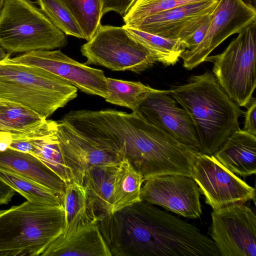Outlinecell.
Instances as JSON below:
<instances>
[{"mask_svg": "<svg viewBox=\"0 0 256 256\" xmlns=\"http://www.w3.org/2000/svg\"><path fill=\"white\" fill-rule=\"evenodd\" d=\"M167 90L189 114L200 152L213 155L232 132L240 129V106L226 93L212 72L192 76L186 84Z\"/></svg>", "mask_w": 256, "mask_h": 256, "instance_id": "cell-1", "label": "cell"}, {"mask_svg": "<svg viewBox=\"0 0 256 256\" xmlns=\"http://www.w3.org/2000/svg\"><path fill=\"white\" fill-rule=\"evenodd\" d=\"M63 205L30 201L0 211V256H40L62 233Z\"/></svg>", "mask_w": 256, "mask_h": 256, "instance_id": "cell-2", "label": "cell"}, {"mask_svg": "<svg viewBox=\"0 0 256 256\" xmlns=\"http://www.w3.org/2000/svg\"><path fill=\"white\" fill-rule=\"evenodd\" d=\"M78 88L38 67L0 62V98L16 102L46 118L77 96Z\"/></svg>", "mask_w": 256, "mask_h": 256, "instance_id": "cell-3", "label": "cell"}, {"mask_svg": "<svg viewBox=\"0 0 256 256\" xmlns=\"http://www.w3.org/2000/svg\"><path fill=\"white\" fill-rule=\"evenodd\" d=\"M36 4L30 0H4L0 14V46L10 56L66 45L65 34Z\"/></svg>", "mask_w": 256, "mask_h": 256, "instance_id": "cell-4", "label": "cell"}, {"mask_svg": "<svg viewBox=\"0 0 256 256\" xmlns=\"http://www.w3.org/2000/svg\"><path fill=\"white\" fill-rule=\"evenodd\" d=\"M256 23L247 27L220 54L208 56L212 74L228 96L246 108L256 86Z\"/></svg>", "mask_w": 256, "mask_h": 256, "instance_id": "cell-5", "label": "cell"}, {"mask_svg": "<svg viewBox=\"0 0 256 256\" xmlns=\"http://www.w3.org/2000/svg\"><path fill=\"white\" fill-rule=\"evenodd\" d=\"M80 50L87 59L86 64L101 66L114 71L140 74L156 62L150 52L123 26L100 24Z\"/></svg>", "mask_w": 256, "mask_h": 256, "instance_id": "cell-6", "label": "cell"}, {"mask_svg": "<svg viewBox=\"0 0 256 256\" xmlns=\"http://www.w3.org/2000/svg\"><path fill=\"white\" fill-rule=\"evenodd\" d=\"M192 178L214 211L250 200L255 202V188L228 170L213 155L201 152L196 155Z\"/></svg>", "mask_w": 256, "mask_h": 256, "instance_id": "cell-7", "label": "cell"}, {"mask_svg": "<svg viewBox=\"0 0 256 256\" xmlns=\"http://www.w3.org/2000/svg\"><path fill=\"white\" fill-rule=\"evenodd\" d=\"M256 23V9L244 0H218L204 39L194 49L180 55L184 67L190 70L205 61L227 38Z\"/></svg>", "mask_w": 256, "mask_h": 256, "instance_id": "cell-8", "label": "cell"}, {"mask_svg": "<svg viewBox=\"0 0 256 256\" xmlns=\"http://www.w3.org/2000/svg\"><path fill=\"white\" fill-rule=\"evenodd\" d=\"M210 235L222 256H256V216L244 204L211 214Z\"/></svg>", "mask_w": 256, "mask_h": 256, "instance_id": "cell-9", "label": "cell"}, {"mask_svg": "<svg viewBox=\"0 0 256 256\" xmlns=\"http://www.w3.org/2000/svg\"><path fill=\"white\" fill-rule=\"evenodd\" d=\"M57 122L62 156L76 183L82 184L85 173L91 168L118 164L124 158L120 151L82 134L62 120Z\"/></svg>", "mask_w": 256, "mask_h": 256, "instance_id": "cell-10", "label": "cell"}, {"mask_svg": "<svg viewBox=\"0 0 256 256\" xmlns=\"http://www.w3.org/2000/svg\"><path fill=\"white\" fill-rule=\"evenodd\" d=\"M10 60L14 63L44 70L85 93L104 98L107 96L106 77L102 70L80 63L60 50H32L10 57Z\"/></svg>", "mask_w": 256, "mask_h": 256, "instance_id": "cell-11", "label": "cell"}, {"mask_svg": "<svg viewBox=\"0 0 256 256\" xmlns=\"http://www.w3.org/2000/svg\"><path fill=\"white\" fill-rule=\"evenodd\" d=\"M144 201L186 218L202 214L199 188L192 177L166 174L150 178L140 190Z\"/></svg>", "mask_w": 256, "mask_h": 256, "instance_id": "cell-12", "label": "cell"}, {"mask_svg": "<svg viewBox=\"0 0 256 256\" xmlns=\"http://www.w3.org/2000/svg\"><path fill=\"white\" fill-rule=\"evenodd\" d=\"M167 90L153 88L140 104L138 112L149 123L200 152L192 120Z\"/></svg>", "mask_w": 256, "mask_h": 256, "instance_id": "cell-13", "label": "cell"}, {"mask_svg": "<svg viewBox=\"0 0 256 256\" xmlns=\"http://www.w3.org/2000/svg\"><path fill=\"white\" fill-rule=\"evenodd\" d=\"M218 1L209 0L175 8L146 17L128 26L182 40L189 36L214 10Z\"/></svg>", "mask_w": 256, "mask_h": 256, "instance_id": "cell-14", "label": "cell"}, {"mask_svg": "<svg viewBox=\"0 0 256 256\" xmlns=\"http://www.w3.org/2000/svg\"><path fill=\"white\" fill-rule=\"evenodd\" d=\"M41 256H112L98 224L82 226L52 242Z\"/></svg>", "mask_w": 256, "mask_h": 256, "instance_id": "cell-15", "label": "cell"}, {"mask_svg": "<svg viewBox=\"0 0 256 256\" xmlns=\"http://www.w3.org/2000/svg\"><path fill=\"white\" fill-rule=\"evenodd\" d=\"M225 168L246 178L256 172V136L234 131L213 154Z\"/></svg>", "mask_w": 256, "mask_h": 256, "instance_id": "cell-16", "label": "cell"}, {"mask_svg": "<svg viewBox=\"0 0 256 256\" xmlns=\"http://www.w3.org/2000/svg\"><path fill=\"white\" fill-rule=\"evenodd\" d=\"M0 168L32 180L62 197L66 184L32 154L10 148L0 151Z\"/></svg>", "mask_w": 256, "mask_h": 256, "instance_id": "cell-17", "label": "cell"}, {"mask_svg": "<svg viewBox=\"0 0 256 256\" xmlns=\"http://www.w3.org/2000/svg\"><path fill=\"white\" fill-rule=\"evenodd\" d=\"M46 120L26 106L0 98V136L32 138L38 134Z\"/></svg>", "mask_w": 256, "mask_h": 256, "instance_id": "cell-18", "label": "cell"}, {"mask_svg": "<svg viewBox=\"0 0 256 256\" xmlns=\"http://www.w3.org/2000/svg\"><path fill=\"white\" fill-rule=\"evenodd\" d=\"M62 202L64 212L63 236L81 226L98 224L101 220L84 187L73 180L66 184Z\"/></svg>", "mask_w": 256, "mask_h": 256, "instance_id": "cell-19", "label": "cell"}, {"mask_svg": "<svg viewBox=\"0 0 256 256\" xmlns=\"http://www.w3.org/2000/svg\"><path fill=\"white\" fill-rule=\"evenodd\" d=\"M118 164L92 167L86 172L83 179L82 185L101 219L112 212L114 181Z\"/></svg>", "mask_w": 256, "mask_h": 256, "instance_id": "cell-20", "label": "cell"}, {"mask_svg": "<svg viewBox=\"0 0 256 256\" xmlns=\"http://www.w3.org/2000/svg\"><path fill=\"white\" fill-rule=\"evenodd\" d=\"M57 124L56 121L46 120L40 134L29 140L34 147L32 154L38 158L66 184L72 181V176L63 160L59 148Z\"/></svg>", "mask_w": 256, "mask_h": 256, "instance_id": "cell-21", "label": "cell"}, {"mask_svg": "<svg viewBox=\"0 0 256 256\" xmlns=\"http://www.w3.org/2000/svg\"><path fill=\"white\" fill-rule=\"evenodd\" d=\"M142 176L124 158L119 163L114 181L112 213L142 201Z\"/></svg>", "mask_w": 256, "mask_h": 256, "instance_id": "cell-22", "label": "cell"}, {"mask_svg": "<svg viewBox=\"0 0 256 256\" xmlns=\"http://www.w3.org/2000/svg\"><path fill=\"white\" fill-rule=\"evenodd\" d=\"M123 26L130 34L146 47L156 62L166 66L174 65L183 52L179 38L164 37L127 26Z\"/></svg>", "mask_w": 256, "mask_h": 256, "instance_id": "cell-23", "label": "cell"}, {"mask_svg": "<svg viewBox=\"0 0 256 256\" xmlns=\"http://www.w3.org/2000/svg\"><path fill=\"white\" fill-rule=\"evenodd\" d=\"M0 180L28 201L52 206L62 205V197L32 180L0 168Z\"/></svg>", "mask_w": 256, "mask_h": 256, "instance_id": "cell-24", "label": "cell"}, {"mask_svg": "<svg viewBox=\"0 0 256 256\" xmlns=\"http://www.w3.org/2000/svg\"><path fill=\"white\" fill-rule=\"evenodd\" d=\"M108 94L106 101L130 109L137 113L138 108L153 88L140 82L106 78Z\"/></svg>", "mask_w": 256, "mask_h": 256, "instance_id": "cell-25", "label": "cell"}, {"mask_svg": "<svg viewBox=\"0 0 256 256\" xmlns=\"http://www.w3.org/2000/svg\"><path fill=\"white\" fill-rule=\"evenodd\" d=\"M80 26L84 40L92 37L103 16L102 0H60Z\"/></svg>", "mask_w": 256, "mask_h": 256, "instance_id": "cell-26", "label": "cell"}, {"mask_svg": "<svg viewBox=\"0 0 256 256\" xmlns=\"http://www.w3.org/2000/svg\"><path fill=\"white\" fill-rule=\"evenodd\" d=\"M35 2L50 22L64 34L84 39L78 22L60 0H36Z\"/></svg>", "mask_w": 256, "mask_h": 256, "instance_id": "cell-27", "label": "cell"}, {"mask_svg": "<svg viewBox=\"0 0 256 256\" xmlns=\"http://www.w3.org/2000/svg\"><path fill=\"white\" fill-rule=\"evenodd\" d=\"M206 0H136L123 16V20L130 26L155 14Z\"/></svg>", "mask_w": 256, "mask_h": 256, "instance_id": "cell-28", "label": "cell"}, {"mask_svg": "<svg viewBox=\"0 0 256 256\" xmlns=\"http://www.w3.org/2000/svg\"><path fill=\"white\" fill-rule=\"evenodd\" d=\"M214 11L208 14L189 36L180 40L184 50H192L202 40L210 25Z\"/></svg>", "mask_w": 256, "mask_h": 256, "instance_id": "cell-29", "label": "cell"}, {"mask_svg": "<svg viewBox=\"0 0 256 256\" xmlns=\"http://www.w3.org/2000/svg\"><path fill=\"white\" fill-rule=\"evenodd\" d=\"M136 0H102V14L114 11L124 16Z\"/></svg>", "mask_w": 256, "mask_h": 256, "instance_id": "cell-30", "label": "cell"}, {"mask_svg": "<svg viewBox=\"0 0 256 256\" xmlns=\"http://www.w3.org/2000/svg\"><path fill=\"white\" fill-rule=\"evenodd\" d=\"M246 108L242 130L256 136V101L254 98L252 99Z\"/></svg>", "mask_w": 256, "mask_h": 256, "instance_id": "cell-31", "label": "cell"}, {"mask_svg": "<svg viewBox=\"0 0 256 256\" xmlns=\"http://www.w3.org/2000/svg\"><path fill=\"white\" fill-rule=\"evenodd\" d=\"M9 148L32 154L34 150L33 146L29 139H12Z\"/></svg>", "mask_w": 256, "mask_h": 256, "instance_id": "cell-32", "label": "cell"}, {"mask_svg": "<svg viewBox=\"0 0 256 256\" xmlns=\"http://www.w3.org/2000/svg\"><path fill=\"white\" fill-rule=\"evenodd\" d=\"M14 192V190L0 180V204L10 202Z\"/></svg>", "mask_w": 256, "mask_h": 256, "instance_id": "cell-33", "label": "cell"}, {"mask_svg": "<svg viewBox=\"0 0 256 256\" xmlns=\"http://www.w3.org/2000/svg\"><path fill=\"white\" fill-rule=\"evenodd\" d=\"M8 56H10L2 46H0V62Z\"/></svg>", "mask_w": 256, "mask_h": 256, "instance_id": "cell-34", "label": "cell"}, {"mask_svg": "<svg viewBox=\"0 0 256 256\" xmlns=\"http://www.w3.org/2000/svg\"><path fill=\"white\" fill-rule=\"evenodd\" d=\"M4 0H0V14L4 4Z\"/></svg>", "mask_w": 256, "mask_h": 256, "instance_id": "cell-35", "label": "cell"}]
</instances>
